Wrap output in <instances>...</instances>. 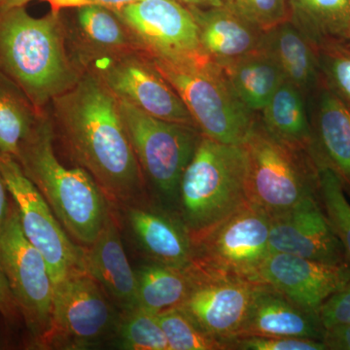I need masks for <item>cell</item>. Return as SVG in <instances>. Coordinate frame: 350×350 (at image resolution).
<instances>
[{
	"label": "cell",
	"instance_id": "obj_1",
	"mask_svg": "<svg viewBox=\"0 0 350 350\" xmlns=\"http://www.w3.org/2000/svg\"><path fill=\"white\" fill-rule=\"evenodd\" d=\"M51 105L69 154L108 200L122 206L146 202V180L112 92L83 70L75 86Z\"/></svg>",
	"mask_w": 350,
	"mask_h": 350
},
{
	"label": "cell",
	"instance_id": "obj_2",
	"mask_svg": "<svg viewBox=\"0 0 350 350\" xmlns=\"http://www.w3.org/2000/svg\"><path fill=\"white\" fill-rule=\"evenodd\" d=\"M0 71L39 112L75 86L83 70L69 52L62 13L36 18L25 6L1 11Z\"/></svg>",
	"mask_w": 350,
	"mask_h": 350
},
{
	"label": "cell",
	"instance_id": "obj_3",
	"mask_svg": "<svg viewBox=\"0 0 350 350\" xmlns=\"http://www.w3.org/2000/svg\"><path fill=\"white\" fill-rule=\"evenodd\" d=\"M16 160L49 204L64 231L82 247L93 244L108 214L109 200L82 167L68 169L54 150L52 121L44 113Z\"/></svg>",
	"mask_w": 350,
	"mask_h": 350
},
{
	"label": "cell",
	"instance_id": "obj_4",
	"mask_svg": "<svg viewBox=\"0 0 350 350\" xmlns=\"http://www.w3.org/2000/svg\"><path fill=\"white\" fill-rule=\"evenodd\" d=\"M247 202L243 145L221 144L202 135L182 175L175 207L191 241L211 231Z\"/></svg>",
	"mask_w": 350,
	"mask_h": 350
},
{
	"label": "cell",
	"instance_id": "obj_5",
	"mask_svg": "<svg viewBox=\"0 0 350 350\" xmlns=\"http://www.w3.org/2000/svg\"><path fill=\"white\" fill-rule=\"evenodd\" d=\"M150 57L180 96L202 135L221 144H243L257 114L239 100L222 68L206 57Z\"/></svg>",
	"mask_w": 350,
	"mask_h": 350
},
{
	"label": "cell",
	"instance_id": "obj_6",
	"mask_svg": "<svg viewBox=\"0 0 350 350\" xmlns=\"http://www.w3.org/2000/svg\"><path fill=\"white\" fill-rule=\"evenodd\" d=\"M248 200L269 217L319 198V167L310 152L273 137L257 116L243 144Z\"/></svg>",
	"mask_w": 350,
	"mask_h": 350
},
{
	"label": "cell",
	"instance_id": "obj_7",
	"mask_svg": "<svg viewBox=\"0 0 350 350\" xmlns=\"http://www.w3.org/2000/svg\"><path fill=\"white\" fill-rule=\"evenodd\" d=\"M118 100L145 180L153 187L160 206L175 213L182 175L202 133L196 126L157 118Z\"/></svg>",
	"mask_w": 350,
	"mask_h": 350
},
{
	"label": "cell",
	"instance_id": "obj_8",
	"mask_svg": "<svg viewBox=\"0 0 350 350\" xmlns=\"http://www.w3.org/2000/svg\"><path fill=\"white\" fill-rule=\"evenodd\" d=\"M120 314L100 284L78 271L54 285L50 330L38 347L87 349L115 337Z\"/></svg>",
	"mask_w": 350,
	"mask_h": 350
},
{
	"label": "cell",
	"instance_id": "obj_9",
	"mask_svg": "<svg viewBox=\"0 0 350 350\" xmlns=\"http://www.w3.org/2000/svg\"><path fill=\"white\" fill-rule=\"evenodd\" d=\"M79 66L96 75L118 100L157 118L196 126L180 96L145 51L94 57Z\"/></svg>",
	"mask_w": 350,
	"mask_h": 350
},
{
	"label": "cell",
	"instance_id": "obj_10",
	"mask_svg": "<svg viewBox=\"0 0 350 350\" xmlns=\"http://www.w3.org/2000/svg\"><path fill=\"white\" fill-rule=\"evenodd\" d=\"M0 269L38 347L50 330L54 283L42 254L25 238L14 204L0 228Z\"/></svg>",
	"mask_w": 350,
	"mask_h": 350
},
{
	"label": "cell",
	"instance_id": "obj_11",
	"mask_svg": "<svg viewBox=\"0 0 350 350\" xmlns=\"http://www.w3.org/2000/svg\"><path fill=\"white\" fill-rule=\"evenodd\" d=\"M0 174L19 214L25 238L42 254L54 285L86 271L84 247L73 243L31 179L14 157L0 152Z\"/></svg>",
	"mask_w": 350,
	"mask_h": 350
},
{
	"label": "cell",
	"instance_id": "obj_12",
	"mask_svg": "<svg viewBox=\"0 0 350 350\" xmlns=\"http://www.w3.org/2000/svg\"><path fill=\"white\" fill-rule=\"evenodd\" d=\"M271 217L247 202L224 221L192 241L194 264L246 278L258 271L269 254Z\"/></svg>",
	"mask_w": 350,
	"mask_h": 350
},
{
	"label": "cell",
	"instance_id": "obj_13",
	"mask_svg": "<svg viewBox=\"0 0 350 350\" xmlns=\"http://www.w3.org/2000/svg\"><path fill=\"white\" fill-rule=\"evenodd\" d=\"M194 286L184 310L206 333L229 345L238 338L251 304L266 283L192 264Z\"/></svg>",
	"mask_w": 350,
	"mask_h": 350
},
{
	"label": "cell",
	"instance_id": "obj_14",
	"mask_svg": "<svg viewBox=\"0 0 350 350\" xmlns=\"http://www.w3.org/2000/svg\"><path fill=\"white\" fill-rule=\"evenodd\" d=\"M113 10L150 56L206 57L200 48L194 17L178 0H139Z\"/></svg>",
	"mask_w": 350,
	"mask_h": 350
},
{
	"label": "cell",
	"instance_id": "obj_15",
	"mask_svg": "<svg viewBox=\"0 0 350 350\" xmlns=\"http://www.w3.org/2000/svg\"><path fill=\"white\" fill-rule=\"evenodd\" d=\"M258 278L297 305L319 314L321 306L349 282L350 266L269 253L258 271Z\"/></svg>",
	"mask_w": 350,
	"mask_h": 350
},
{
	"label": "cell",
	"instance_id": "obj_16",
	"mask_svg": "<svg viewBox=\"0 0 350 350\" xmlns=\"http://www.w3.org/2000/svg\"><path fill=\"white\" fill-rule=\"evenodd\" d=\"M269 253H288L315 261L347 264L344 246L327 219L319 198H310L271 217Z\"/></svg>",
	"mask_w": 350,
	"mask_h": 350
},
{
	"label": "cell",
	"instance_id": "obj_17",
	"mask_svg": "<svg viewBox=\"0 0 350 350\" xmlns=\"http://www.w3.org/2000/svg\"><path fill=\"white\" fill-rule=\"evenodd\" d=\"M312 145L317 165L331 170L350 198V107L323 82L308 98Z\"/></svg>",
	"mask_w": 350,
	"mask_h": 350
},
{
	"label": "cell",
	"instance_id": "obj_18",
	"mask_svg": "<svg viewBox=\"0 0 350 350\" xmlns=\"http://www.w3.org/2000/svg\"><path fill=\"white\" fill-rule=\"evenodd\" d=\"M125 207L131 231L149 262L180 269L192 266V241L176 214L147 202Z\"/></svg>",
	"mask_w": 350,
	"mask_h": 350
},
{
	"label": "cell",
	"instance_id": "obj_19",
	"mask_svg": "<svg viewBox=\"0 0 350 350\" xmlns=\"http://www.w3.org/2000/svg\"><path fill=\"white\" fill-rule=\"evenodd\" d=\"M71 9L72 19H64L63 14L62 17L68 48L78 66L94 57L142 50L128 25L109 7L87 4Z\"/></svg>",
	"mask_w": 350,
	"mask_h": 350
},
{
	"label": "cell",
	"instance_id": "obj_20",
	"mask_svg": "<svg viewBox=\"0 0 350 350\" xmlns=\"http://www.w3.org/2000/svg\"><path fill=\"white\" fill-rule=\"evenodd\" d=\"M85 269L122 312L137 308V282L124 250L113 211L93 244L84 247Z\"/></svg>",
	"mask_w": 350,
	"mask_h": 350
},
{
	"label": "cell",
	"instance_id": "obj_21",
	"mask_svg": "<svg viewBox=\"0 0 350 350\" xmlns=\"http://www.w3.org/2000/svg\"><path fill=\"white\" fill-rule=\"evenodd\" d=\"M187 7L197 24L202 53L219 68L261 49L265 31L224 4Z\"/></svg>",
	"mask_w": 350,
	"mask_h": 350
},
{
	"label": "cell",
	"instance_id": "obj_22",
	"mask_svg": "<svg viewBox=\"0 0 350 350\" xmlns=\"http://www.w3.org/2000/svg\"><path fill=\"white\" fill-rule=\"evenodd\" d=\"M324 333L325 328L319 313L301 308L275 288L265 284L251 304L237 338L254 336L322 340Z\"/></svg>",
	"mask_w": 350,
	"mask_h": 350
},
{
	"label": "cell",
	"instance_id": "obj_23",
	"mask_svg": "<svg viewBox=\"0 0 350 350\" xmlns=\"http://www.w3.org/2000/svg\"><path fill=\"white\" fill-rule=\"evenodd\" d=\"M262 49L275 59L285 81L310 98L321 81L317 49L289 20L265 31Z\"/></svg>",
	"mask_w": 350,
	"mask_h": 350
},
{
	"label": "cell",
	"instance_id": "obj_24",
	"mask_svg": "<svg viewBox=\"0 0 350 350\" xmlns=\"http://www.w3.org/2000/svg\"><path fill=\"white\" fill-rule=\"evenodd\" d=\"M258 114L262 125L273 137L294 148L310 152L312 135L308 100L298 88L283 82Z\"/></svg>",
	"mask_w": 350,
	"mask_h": 350
},
{
	"label": "cell",
	"instance_id": "obj_25",
	"mask_svg": "<svg viewBox=\"0 0 350 350\" xmlns=\"http://www.w3.org/2000/svg\"><path fill=\"white\" fill-rule=\"evenodd\" d=\"M221 68L239 100L256 114L285 81L275 59L262 48Z\"/></svg>",
	"mask_w": 350,
	"mask_h": 350
},
{
	"label": "cell",
	"instance_id": "obj_26",
	"mask_svg": "<svg viewBox=\"0 0 350 350\" xmlns=\"http://www.w3.org/2000/svg\"><path fill=\"white\" fill-rule=\"evenodd\" d=\"M289 21L315 48L347 43L350 38V0H287Z\"/></svg>",
	"mask_w": 350,
	"mask_h": 350
},
{
	"label": "cell",
	"instance_id": "obj_27",
	"mask_svg": "<svg viewBox=\"0 0 350 350\" xmlns=\"http://www.w3.org/2000/svg\"><path fill=\"white\" fill-rule=\"evenodd\" d=\"M137 308L159 313L181 308L194 286L192 266L175 268L149 262L137 269Z\"/></svg>",
	"mask_w": 350,
	"mask_h": 350
},
{
	"label": "cell",
	"instance_id": "obj_28",
	"mask_svg": "<svg viewBox=\"0 0 350 350\" xmlns=\"http://www.w3.org/2000/svg\"><path fill=\"white\" fill-rule=\"evenodd\" d=\"M44 113L0 71V152L17 158Z\"/></svg>",
	"mask_w": 350,
	"mask_h": 350
},
{
	"label": "cell",
	"instance_id": "obj_29",
	"mask_svg": "<svg viewBox=\"0 0 350 350\" xmlns=\"http://www.w3.org/2000/svg\"><path fill=\"white\" fill-rule=\"evenodd\" d=\"M115 337L123 349L170 350L158 317L142 308L120 313Z\"/></svg>",
	"mask_w": 350,
	"mask_h": 350
},
{
	"label": "cell",
	"instance_id": "obj_30",
	"mask_svg": "<svg viewBox=\"0 0 350 350\" xmlns=\"http://www.w3.org/2000/svg\"><path fill=\"white\" fill-rule=\"evenodd\" d=\"M170 350H231L229 345L206 333L181 308L157 314Z\"/></svg>",
	"mask_w": 350,
	"mask_h": 350
},
{
	"label": "cell",
	"instance_id": "obj_31",
	"mask_svg": "<svg viewBox=\"0 0 350 350\" xmlns=\"http://www.w3.org/2000/svg\"><path fill=\"white\" fill-rule=\"evenodd\" d=\"M319 167V202L331 227L344 246L350 266V204L338 177L327 167L322 165Z\"/></svg>",
	"mask_w": 350,
	"mask_h": 350
},
{
	"label": "cell",
	"instance_id": "obj_32",
	"mask_svg": "<svg viewBox=\"0 0 350 350\" xmlns=\"http://www.w3.org/2000/svg\"><path fill=\"white\" fill-rule=\"evenodd\" d=\"M322 82L350 107V47L327 43L317 48Z\"/></svg>",
	"mask_w": 350,
	"mask_h": 350
},
{
	"label": "cell",
	"instance_id": "obj_33",
	"mask_svg": "<svg viewBox=\"0 0 350 350\" xmlns=\"http://www.w3.org/2000/svg\"><path fill=\"white\" fill-rule=\"evenodd\" d=\"M223 4L265 31L289 20L287 0H223Z\"/></svg>",
	"mask_w": 350,
	"mask_h": 350
},
{
	"label": "cell",
	"instance_id": "obj_34",
	"mask_svg": "<svg viewBox=\"0 0 350 350\" xmlns=\"http://www.w3.org/2000/svg\"><path fill=\"white\" fill-rule=\"evenodd\" d=\"M327 350L322 340L304 338L243 337L234 340L232 350Z\"/></svg>",
	"mask_w": 350,
	"mask_h": 350
},
{
	"label": "cell",
	"instance_id": "obj_35",
	"mask_svg": "<svg viewBox=\"0 0 350 350\" xmlns=\"http://www.w3.org/2000/svg\"><path fill=\"white\" fill-rule=\"evenodd\" d=\"M319 317L325 329L332 326L350 325V278L321 306Z\"/></svg>",
	"mask_w": 350,
	"mask_h": 350
},
{
	"label": "cell",
	"instance_id": "obj_36",
	"mask_svg": "<svg viewBox=\"0 0 350 350\" xmlns=\"http://www.w3.org/2000/svg\"><path fill=\"white\" fill-rule=\"evenodd\" d=\"M322 342L327 350H350V325L326 328Z\"/></svg>",
	"mask_w": 350,
	"mask_h": 350
},
{
	"label": "cell",
	"instance_id": "obj_37",
	"mask_svg": "<svg viewBox=\"0 0 350 350\" xmlns=\"http://www.w3.org/2000/svg\"><path fill=\"white\" fill-rule=\"evenodd\" d=\"M19 312L5 275L0 269V313L7 319H13Z\"/></svg>",
	"mask_w": 350,
	"mask_h": 350
},
{
	"label": "cell",
	"instance_id": "obj_38",
	"mask_svg": "<svg viewBox=\"0 0 350 350\" xmlns=\"http://www.w3.org/2000/svg\"><path fill=\"white\" fill-rule=\"evenodd\" d=\"M9 197L10 194L7 189L5 181L0 174V228L5 223L12 207V204L9 202Z\"/></svg>",
	"mask_w": 350,
	"mask_h": 350
},
{
	"label": "cell",
	"instance_id": "obj_39",
	"mask_svg": "<svg viewBox=\"0 0 350 350\" xmlns=\"http://www.w3.org/2000/svg\"><path fill=\"white\" fill-rule=\"evenodd\" d=\"M85 1L86 4H98V5L109 7L111 9H117L139 0H85Z\"/></svg>",
	"mask_w": 350,
	"mask_h": 350
},
{
	"label": "cell",
	"instance_id": "obj_40",
	"mask_svg": "<svg viewBox=\"0 0 350 350\" xmlns=\"http://www.w3.org/2000/svg\"><path fill=\"white\" fill-rule=\"evenodd\" d=\"M186 6L222 5L223 0H178Z\"/></svg>",
	"mask_w": 350,
	"mask_h": 350
},
{
	"label": "cell",
	"instance_id": "obj_41",
	"mask_svg": "<svg viewBox=\"0 0 350 350\" xmlns=\"http://www.w3.org/2000/svg\"><path fill=\"white\" fill-rule=\"evenodd\" d=\"M31 1L32 0H0V12L16 7L25 6Z\"/></svg>",
	"mask_w": 350,
	"mask_h": 350
},
{
	"label": "cell",
	"instance_id": "obj_42",
	"mask_svg": "<svg viewBox=\"0 0 350 350\" xmlns=\"http://www.w3.org/2000/svg\"><path fill=\"white\" fill-rule=\"evenodd\" d=\"M345 44H347V45L349 46V47H350V38H349V40H347V42L345 43Z\"/></svg>",
	"mask_w": 350,
	"mask_h": 350
}]
</instances>
